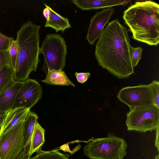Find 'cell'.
Wrapping results in <instances>:
<instances>
[{
	"label": "cell",
	"mask_w": 159,
	"mask_h": 159,
	"mask_svg": "<svg viewBox=\"0 0 159 159\" xmlns=\"http://www.w3.org/2000/svg\"><path fill=\"white\" fill-rule=\"evenodd\" d=\"M50 11L49 18L46 20L45 27H50L54 29L57 32L59 31L64 32L67 29L71 27L68 19L61 16L54 11L51 7L44 3Z\"/></svg>",
	"instance_id": "14"
},
{
	"label": "cell",
	"mask_w": 159,
	"mask_h": 159,
	"mask_svg": "<svg viewBox=\"0 0 159 159\" xmlns=\"http://www.w3.org/2000/svg\"><path fill=\"white\" fill-rule=\"evenodd\" d=\"M46 7L43 10V14L46 20H48L49 18L50 12L48 8L47 7Z\"/></svg>",
	"instance_id": "28"
},
{
	"label": "cell",
	"mask_w": 159,
	"mask_h": 159,
	"mask_svg": "<svg viewBox=\"0 0 159 159\" xmlns=\"http://www.w3.org/2000/svg\"><path fill=\"white\" fill-rule=\"evenodd\" d=\"M31 159H70L68 155L57 150L43 151L41 148L36 152V155Z\"/></svg>",
	"instance_id": "19"
},
{
	"label": "cell",
	"mask_w": 159,
	"mask_h": 159,
	"mask_svg": "<svg viewBox=\"0 0 159 159\" xmlns=\"http://www.w3.org/2000/svg\"><path fill=\"white\" fill-rule=\"evenodd\" d=\"M14 40L13 38L5 35L0 31V51H8Z\"/></svg>",
	"instance_id": "21"
},
{
	"label": "cell",
	"mask_w": 159,
	"mask_h": 159,
	"mask_svg": "<svg viewBox=\"0 0 159 159\" xmlns=\"http://www.w3.org/2000/svg\"><path fill=\"white\" fill-rule=\"evenodd\" d=\"M159 127L158 128L155 130L156 132V138L155 141V146L157 149L158 151H159Z\"/></svg>",
	"instance_id": "27"
},
{
	"label": "cell",
	"mask_w": 159,
	"mask_h": 159,
	"mask_svg": "<svg viewBox=\"0 0 159 159\" xmlns=\"http://www.w3.org/2000/svg\"><path fill=\"white\" fill-rule=\"evenodd\" d=\"M15 81L14 70L10 65L0 70V93Z\"/></svg>",
	"instance_id": "18"
},
{
	"label": "cell",
	"mask_w": 159,
	"mask_h": 159,
	"mask_svg": "<svg viewBox=\"0 0 159 159\" xmlns=\"http://www.w3.org/2000/svg\"><path fill=\"white\" fill-rule=\"evenodd\" d=\"M30 109L23 107H16L8 112L0 127V135L10 130L19 122L25 119Z\"/></svg>",
	"instance_id": "12"
},
{
	"label": "cell",
	"mask_w": 159,
	"mask_h": 159,
	"mask_svg": "<svg viewBox=\"0 0 159 159\" xmlns=\"http://www.w3.org/2000/svg\"><path fill=\"white\" fill-rule=\"evenodd\" d=\"M17 44L16 40H14L11 43L8 50L11 65L14 70L17 55Z\"/></svg>",
	"instance_id": "20"
},
{
	"label": "cell",
	"mask_w": 159,
	"mask_h": 159,
	"mask_svg": "<svg viewBox=\"0 0 159 159\" xmlns=\"http://www.w3.org/2000/svg\"><path fill=\"white\" fill-rule=\"evenodd\" d=\"M143 49L141 47H132L131 60L133 67L136 66L141 59Z\"/></svg>",
	"instance_id": "23"
},
{
	"label": "cell",
	"mask_w": 159,
	"mask_h": 159,
	"mask_svg": "<svg viewBox=\"0 0 159 159\" xmlns=\"http://www.w3.org/2000/svg\"><path fill=\"white\" fill-rule=\"evenodd\" d=\"M126 116L128 130L145 133L159 127V108L155 105L134 107Z\"/></svg>",
	"instance_id": "6"
},
{
	"label": "cell",
	"mask_w": 159,
	"mask_h": 159,
	"mask_svg": "<svg viewBox=\"0 0 159 159\" xmlns=\"http://www.w3.org/2000/svg\"><path fill=\"white\" fill-rule=\"evenodd\" d=\"M7 65L11 66L8 51H0V70Z\"/></svg>",
	"instance_id": "24"
},
{
	"label": "cell",
	"mask_w": 159,
	"mask_h": 159,
	"mask_svg": "<svg viewBox=\"0 0 159 159\" xmlns=\"http://www.w3.org/2000/svg\"><path fill=\"white\" fill-rule=\"evenodd\" d=\"M67 46L64 39L58 34H48L45 37L40 52L44 58L42 68L47 74L48 70H62L66 65Z\"/></svg>",
	"instance_id": "5"
},
{
	"label": "cell",
	"mask_w": 159,
	"mask_h": 159,
	"mask_svg": "<svg viewBox=\"0 0 159 159\" xmlns=\"http://www.w3.org/2000/svg\"><path fill=\"white\" fill-rule=\"evenodd\" d=\"M45 130L38 121L36 123L32 134L31 145V156L41 148L45 142Z\"/></svg>",
	"instance_id": "17"
},
{
	"label": "cell",
	"mask_w": 159,
	"mask_h": 159,
	"mask_svg": "<svg viewBox=\"0 0 159 159\" xmlns=\"http://www.w3.org/2000/svg\"><path fill=\"white\" fill-rule=\"evenodd\" d=\"M115 10L107 8L96 12L92 17L87 32L86 39L91 45L100 37L105 25L108 22Z\"/></svg>",
	"instance_id": "10"
},
{
	"label": "cell",
	"mask_w": 159,
	"mask_h": 159,
	"mask_svg": "<svg viewBox=\"0 0 159 159\" xmlns=\"http://www.w3.org/2000/svg\"><path fill=\"white\" fill-rule=\"evenodd\" d=\"M24 120L0 135V159H21L25 147Z\"/></svg>",
	"instance_id": "7"
},
{
	"label": "cell",
	"mask_w": 159,
	"mask_h": 159,
	"mask_svg": "<svg viewBox=\"0 0 159 159\" xmlns=\"http://www.w3.org/2000/svg\"><path fill=\"white\" fill-rule=\"evenodd\" d=\"M23 82L15 81L0 93V111L7 112L11 109Z\"/></svg>",
	"instance_id": "13"
},
{
	"label": "cell",
	"mask_w": 159,
	"mask_h": 159,
	"mask_svg": "<svg viewBox=\"0 0 159 159\" xmlns=\"http://www.w3.org/2000/svg\"><path fill=\"white\" fill-rule=\"evenodd\" d=\"M75 75L77 80L79 82L83 84L85 82L89 77L90 73L89 72H76Z\"/></svg>",
	"instance_id": "25"
},
{
	"label": "cell",
	"mask_w": 159,
	"mask_h": 159,
	"mask_svg": "<svg viewBox=\"0 0 159 159\" xmlns=\"http://www.w3.org/2000/svg\"><path fill=\"white\" fill-rule=\"evenodd\" d=\"M123 18L134 39L149 45H158V4L150 1L137 2L124 11Z\"/></svg>",
	"instance_id": "2"
},
{
	"label": "cell",
	"mask_w": 159,
	"mask_h": 159,
	"mask_svg": "<svg viewBox=\"0 0 159 159\" xmlns=\"http://www.w3.org/2000/svg\"><path fill=\"white\" fill-rule=\"evenodd\" d=\"M41 26L31 21L24 23L17 32V55L14 69L15 81L23 82L35 71L39 61V31Z\"/></svg>",
	"instance_id": "3"
},
{
	"label": "cell",
	"mask_w": 159,
	"mask_h": 159,
	"mask_svg": "<svg viewBox=\"0 0 159 159\" xmlns=\"http://www.w3.org/2000/svg\"><path fill=\"white\" fill-rule=\"evenodd\" d=\"M155 159H159V154H158L155 156Z\"/></svg>",
	"instance_id": "30"
},
{
	"label": "cell",
	"mask_w": 159,
	"mask_h": 159,
	"mask_svg": "<svg viewBox=\"0 0 159 159\" xmlns=\"http://www.w3.org/2000/svg\"><path fill=\"white\" fill-rule=\"evenodd\" d=\"M150 84L154 105L159 108V82L153 80Z\"/></svg>",
	"instance_id": "22"
},
{
	"label": "cell",
	"mask_w": 159,
	"mask_h": 159,
	"mask_svg": "<svg viewBox=\"0 0 159 159\" xmlns=\"http://www.w3.org/2000/svg\"><path fill=\"white\" fill-rule=\"evenodd\" d=\"M31 140L25 146L24 152L21 159H31L30 154Z\"/></svg>",
	"instance_id": "26"
},
{
	"label": "cell",
	"mask_w": 159,
	"mask_h": 159,
	"mask_svg": "<svg viewBox=\"0 0 159 159\" xmlns=\"http://www.w3.org/2000/svg\"><path fill=\"white\" fill-rule=\"evenodd\" d=\"M71 1L81 9L89 10L110 8L116 6H124L131 2L130 0H72Z\"/></svg>",
	"instance_id": "11"
},
{
	"label": "cell",
	"mask_w": 159,
	"mask_h": 159,
	"mask_svg": "<svg viewBox=\"0 0 159 159\" xmlns=\"http://www.w3.org/2000/svg\"><path fill=\"white\" fill-rule=\"evenodd\" d=\"M41 81L52 85L61 86L70 85L75 87L64 72L61 70H48L45 79Z\"/></svg>",
	"instance_id": "15"
},
{
	"label": "cell",
	"mask_w": 159,
	"mask_h": 159,
	"mask_svg": "<svg viewBox=\"0 0 159 159\" xmlns=\"http://www.w3.org/2000/svg\"><path fill=\"white\" fill-rule=\"evenodd\" d=\"M117 98L130 109L136 107L154 105L150 84L124 87L119 92Z\"/></svg>",
	"instance_id": "8"
},
{
	"label": "cell",
	"mask_w": 159,
	"mask_h": 159,
	"mask_svg": "<svg viewBox=\"0 0 159 159\" xmlns=\"http://www.w3.org/2000/svg\"><path fill=\"white\" fill-rule=\"evenodd\" d=\"M127 148L123 138L109 133L106 137L89 139L84 152L90 159H123L127 153Z\"/></svg>",
	"instance_id": "4"
},
{
	"label": "cell",
	"mask_w": 159,
	"mask_h": 159,
	"mask_svg": "<svg viewBox=\"0 0 159 159\" xmlns=\"http://www.w3.org/2000/svg\"><path fill=\"white\" fill-rule=\"evenodd\" d=\"M39 117L37 115L30 111L25 119L23 125L25 146L31 140L36 123Z\"/></svg>",
	"instance_id": "16"
},
{
	"label": "cell",
	"mask_w": 159,
	"mask_h": 159,
	"mask_svg": "<svg viewBox=\"0 0 159 159\" xmlns=\"http://www.w3.org/2000/svg\"><path fill=\"white\" fill-rule=\"evenodd\" d=\"M42 93V87L38 82L27 79L23 82L12 109L20 107L30 109L41 98Z\"/></svg>",
	"instance_id": "9"
},
{
	"label": "cell",
	"mask_w": 159,
	"mask_h": 159,
	"mask_svg": "<svg viewBox=\"0 0 159 159\" xmlns=\"http://www.w3.org/2000/svg\"><path fill=\"white\" fill-rule=\"evenodd\" d=\"M7 112L0 111V127L2 125Z\"/></svg>",
	"instance_id": "29"
},
{
	"label": "cell",
	"mask_w": 159,
	"mask_h": 159,
	"mask_svg": "<svg viewBox=\"0 0 159 159\" xmlns=\"http://www.w3.org/2000/svg\"><path fill=\"white\" fill-rule=\"evenodd\" d=\"M132 47L128 30L118 19L112 21L103 30L97 42L95 55L99 65L119 79L134 73Z\"/></svg>",
	"instance_id": "1"
}]
</instances>
